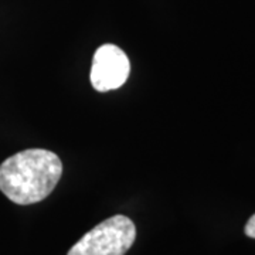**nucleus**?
Masks as SVG:
<instances>
[{
  "label": "nucleus",
  "instance_id": "f257e3e1",
  "mask_svg": "<svg viewBox=\"0 0 255 255\" xmlns=\"http://www.w3.org/2000/svg\"><path fill=\"white\" fill-rule=\"evenodd\" d=\"M61 174L63 163L54 152L27 149L0 164V190L16 204H34L51 194Z\"/></svg>",
  "mask_w": 255,
  "mask_h": 255
},
{
  "label": "nucleus",
  "instance_id": "f03ea898",
  "mask_svg": "<svg viewBox=\"0 0 255 255\" xmlns=\"http://www.w3.org/2000/svg\"><path fill=\"white\" fill-rule=\"evenodd\" d=\"M135 238L133 221L127 216H114L82 236L68 255H125Z\"/></svg>",
  "mask_w": 255,
  "mask_h": 255
},
{
  "label": "nucleus",
  "instance_id": "7ed1b4c3",
  "mask_svg": "<svg viewBox=\"0 0 255 255\" xmlns=\"http://www.w3.org/2000/svg\"><path fill=\"white\" fill-rule=\"evenodd\" d=\"M130 73L128 55L115 44L101 46L92 58L91 84L100 92L121 88Z\"/></svg>",
  "mask_w": 255,
  "mask_h": 255
},
{
  "label": "nucleus",
  "instance_id": "20e7f679",
  "mask_svg": "<svg viewBox=\"0 0 255 255\" xmlns=\"http://www.w3.org/2000/svg\"><path fill=\"white\" fill-rule=\"evenodd\" d=\"M244 231H246L247 237L255 238V214L251 217V219L248 220V223L246 224Z\"/></svg>",
  "mask_w": 255,
  "mask_h": 255
}]
</instances>
